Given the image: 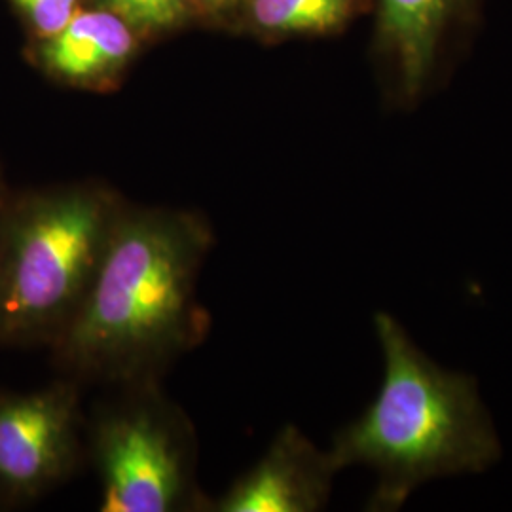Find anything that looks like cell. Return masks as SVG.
Masks as SVG:
<instances>
[{
	"label": "cell",
	"instance_id": "cell-1",
	"mask_svg": "<svg viewBox=\"0 0 512 512\" xmlns=\"http://www.w3.org/2000/svg\"><path fill=\"white\" fill-rule=\"evenodd\" d=\"M213 245L203 213L129 202L90 293L48 346L59 376L82 387L162 380L207 338L198 281Z\"/></svg>",
	"mask_w": 512,
	"mask_h": 512
},
{
	"label": "cell",
	"instance_id": "cell-2",
	"mask_svg": "<svg viewBox=\"0 0 512 512\" xmlns=\"http://www.w3.org/2000/svg\"><path fill=\"white\" fill-rule=\"evenodd\" d=\"M374 327L384 382L374 403L334 435L329 454L338 471L374 469L366 509L389 512L431 478L486 471L501 446L471 376L435 365L391 315L378 313Z\"/></svg>",
	"mask_w": 512,
	"mask_h": 512
},
{
	"label": "cell",
	"instance_id": "cell-3",
	"mask_svg": "<svg viewBox=\"0 0 512 512\" xmlns=\"http://www.w3.org/2000/svg\"><path fill=\"white\" fill-rule=\"evenodd\" d=\"M128 203L101 181L10 194L0 209V348H48L71 323Z\"/></svg>",
	"mask_w": 512,
	"mask_h": 512
},
{
	"label": "cell",
	"instance_id": "cell-4",
	"mask_svg": "<svg viewBox=\"0 0 512 512\" xmlns=\"http://www.w3.org/2000/svg\"><path fill=\"white\" fill-rule=\"evenodd\" d=\"M86 423L103 512H207L194 423L162 380L110 387Z\"/></svg>",
	"mask_w": 512,
	"mask_h": 512
},
{
	"label": "cell",
	"instance_id": "cell-5",
	"mask_svg": "<svg viewBox=\"0 0 512 512\" xmlns=\"http://www.w3.org/2000/svg\"><path fill=\"white\" fill-rule=\"evenodd\" d=\"M82 385L59 376L46 387L0 389V509L27 505L88 463Z\"/></svg>",
	"mask_w": 512,
	"mask_h": 512
},
{
	"label": "cell",
	"instance_id": "cell-6",
	"mask_svg": "<svg viewBox=\"0 0 512 512\" xmlns=\"http://www.w3.org/2000/svg\"><path fill=\"white\" fill-rule=\"evenodd\" d=\"M480 0H372L374 54L387 101L410 109L431 92Z\"/></svg>",
	"mask_w": 512,
	"mask_h": 512
},
{
	"label": "cell",
	"instance_id": "cell-7",
	"mask_svg": "<svg viewBox=\"0 0 512 512\" xmlns=\"http://www.w3.org/2000/svg\"><path fill=\"white\" fill-rule=\"evenodd\" d=\"M145 42L109 10L84 6L61 31L27 40V61L59 86L78 92H116Z\"/></svg>",
	"mask_w": 512,
	"mask_h": 512
},
{
	"label": "cell",
	"instance_id": "cell-8",
	"mask_svg": "<svg viewBox=\"0 0 512 512\" xmlns=\"http://www.w3.org/2000/svg\"><path fill=\"white\" fill-rule=\"evenodd\" d=\"M340 471L296 425H285L266 454L211 499L207 512H315L329 503Z\"/></svg>",
	"mask_w": 512,
	"mask_h": 512
},
{
	"label": "cell",
	"instance_id": "cell-9",
	"mask_svg": "<svg viewBox=\"0 0 512 512\" xmlns=\"http://www.w3.org/2000/svg\"><path fill=\"white\" fill-rule=\"evenodd\" d=\"M372 12V0H239L228 31L277 44L330 37Z\"/></svg>",
	"mask_w": 512,
	"mask_h": 512
},
{
	"label": "cell",
	"instance_id": "cell-10",
	"mask_svg": "<svg viewBox=\"0 0 512 512\" xmlns=\"http://www.w3.org/2000/svg\"><path fill=\"white\" fill-rule=\"evenodd\" d=\"M88 6L109 10L126 21L145 44L194 25L184 0H88Z\"/></svg>",
	"mask_w": 512,
	"mask_h": 512
},
{
	"label": "cell",
	"instance_id": "cell-11",
	"mask_svg": "<svg viewBox=\"0 0 512 512\" xmlns=\"http://www.w3.org/2000/svg\"><path fill=\"white\" fill-rule=\"evenodd\" d=\"M18 16L27 40H42L61 31L88 6V0H8Z\"/></svg>",
	"mask_w": 512,
	"mask_h": 512
},
{
	"label": "cell",
	"instance_id": "cell-12",
	"mask_svg": "<svg viewBox=\"0 0 512 512\" xmlns=\"http://www.w3.org/2000/svg\"><path fill=\"white\" fill-rule=\"evenodd\" d=\"M194 25H207L228 31V25L238 10L239 0H184Z\"/></svg>",
	"mask_w": 512,
	"mask_h": 512
},
{
	"label": "cell",
	"instance_id": "cell-13",
	"mask_svg": "<svg viewBox=\"0 0 512 512\" xmlns=\"http://www.w3.org/2000/svg\"><path fill=\"white\" fill-rule=\"evenodd\" d=\"M10 194H12V190H10V186L6 184L4 173H2V169H0V209L4 207V203L10 198Z\"/></svg>",
	"mask_w": 512,
	"mask_h": 512
}]
</instances>
